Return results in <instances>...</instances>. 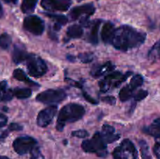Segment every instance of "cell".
Segmentation results:
<instances>
[{"instance_id":"obj_17","label":"cell","mask_w":160,"mask_h":159,"mask_svg":"<svg viewBox=\"0 0 160 159\" xmlns=\"http://www.w3.org/2000/svg\"><path fill=\"white\" fill-rule=\"evenodd\" d=\"M13 96V92L8 87V84L6 80L0 82V102L10 101Z\"/></svg>"},{"instance_id":"obj_33","label":"cell","mask_w":160,"mask_h":159,"mask_svg":"<svg viewBox=\"0 0 160 159\" xmlns=\"http://www.w3.org/2000/svg\"><path fill=\"white\" fill-rule=\"evenodd\" d=\"M72 135H73V137H78V138H84V137H87L88 136V132L84 129H79V130L73 131L72 132Z\"/></svg>"},{"instance_id":"obj_26","label":"cell","mask_w":160,"mask_h":159,"mask_svg":"<svg viewBox=\"0 0 160 159\" xmlns=\"http://www.w3.org/2000/svg\"><path fill=\"white\" fill-rule=\"evenodd\" d=\"M119 96L121 101H128L133 96V90L129 86H126L120 90Z\"/></svg>"},{"instance_id":"obj_18","label":"cell","mask_w":160,"mask_h":159,"mask_svg":"<svg viewBox=\"0 0 160 159\" xmlns=\"http://www.w3.org/2000/svg\"><path fill=\"white\" fill-rule=\"evenodd\" d=\"M143 131L145 133L154 137L156 138L160 137V118H156L152 122L151 125L143 128Z\"/></svg>"},{"instance_id":"obj_22","label":"cell","mask_w":160,"mask_h":159,"mask_svg":"<svg viewBox=\"0 0 160 159\" xmlns=\"http://www.w3.org/2000/svg\"><path fill=\"white\" fill-rule=\"evenodd\" d=\"M100 21H95L92 24V27L91 29L90 34H89L88 40L92 45H97L98 41V29H99Z\"/></svg>"},{"instance_id":"obj_20","label":"cell","mask_w":160,"mask_h":159,"mask_svg":"<svg viewBox=\"0 0 160 159\" xmlns=\"http://www.w3.org/2000/svg\"><path fill=\"white\" fill-rule=\"evenodd\" d=\"M47 17H50L52 20L55 21L54 28L56 31H59L62 26L65 25L68 21V19L67 17L63 15H59V14H52V13H45Z\"/></svg>"},{"instance_id":"obj_41","label":"cell","mask_w":160,"mask_h":159,"mask_svg":"<svg viewBox=\"0 0 160 159\" xmlns=\"http://www.w3.org/2000/svg\"><path fill=\"white\" fill-rule=\"evenodd\" d=\"M0 159H9V157H6V156H0Z\"/></svg>"},{"instance_id":"obj_32","label":"cell","mask_w":160,"mask_h":159,"mask_svg":"<svg viewBox=\"0 0 160 159\" xmlns=\"http://www.w3.org/2000/svg\"><path fill=\"white\" fill-rule=\"evenodd\" d=\"M31 159H45L43 154L41 153L40 150L38 148L34 147V149L31 151Z\"/></svg>"},{"instance_id":"obj_10","label":"cell","mask_w":160,"mask_h":159,"mask_svg":"<svg viewBox=\"0 0 160 159\" xmlns=\"http://www.w3.org/2000/svg\"><path fill=\"white\" fill-rule=\"evenodd\" d=\"M95 11V8L93 4H84L72 9L70 12V17L72 20H81L85 21L90 16L93 15Z\"/></svg>"},{"instance_id":"obj_3","label":"cell","mask_w":160,"mask_h":159,"mask_svg":"<svg viewBox=\"0 0 160 159\" xmlns=\"http://www.w3.org/2000/svg\"><path fill=\"white\" fill-rule=\"evenodd\" d=\"M81 147L85 152L95 153L99 157H105L107 154L106 143L100 132H96L90 140H84Z\"/></svg>"},{"instance_id":"obj_37","label":"cell","mask_w":160,"mask_h":159,"mask_svg":"<svg viewBox=\"0 0 160 159\" xmlns=\"http://www.w3.org/2000/svg\"><path fill=\"white\" fill-rule=\"evenodd\" d=\"M153 151H154V154H156V157L158 159H160V143H156L154 148H153Z\"/></svg>"},{"instance_id":"obj_31","label":"cell","mask_w":160,"mask_h":159,"mask_svg":"<svg viewBox=\"0 0 160 159\" xmlns=\"http://www.w3.org/2000/svg\"><path fill=\"white\" fill-rule=\"evenodd\" d=\"M148 93L147 90H138V91L136 93V94H134V100H135L136 101H142V100H143L144 98H146L147 96H148Z\"/></svg>"},{"instance_id":"obj_19","label":"cell","mask_w":160,"mask_h":159,"mask_svg":"<svg viewBox=\"0 0 160 159\" xmlns=\"http://www.w3.org/2000/svg\"><path fill=\"white\" fill-rule=\"evenodd\" d=\"M13 77L16 80L19 81H21V82H24L26 84H28V85H30L31 87H39V84H38L37 83L34 82V81L31 80L28 78V76H27L26 73L20 69H17L13 71Z\"/></svg>"},{"instance_id":"obj_4","label":"cell","mask_w":160,"mask_h":159,"mask_svg":"<svg viewBox=\"0 0 160 159\" xmlns=\"http://www.w3.org/2000/svg\"><path fill=\"white\" fill-rule=\"evenodd\" d=\"M26 65L29 74L34 77L44 76L48 70L45 61L34 54H28L26 59Z\"/></svg>"},{"instance_id":"obj_21","label":"cell","mask_w":160,"mask_h":159,"mask_svg":"<svg viewBox=\"0 0 160 159\" xmlns=\"http://www.w3.org/2000/svg\"><path fill=\"white\" fill-rule=\"evenodd\" d=\"M83 28L78 24H73L69 26L67 31V35L69 38H80L83 35Z\"/></svg>"},{"instance_id":"obj_1","label":"cell","mask_w":160,"mask_h":159,"mask_svg":"<svg viewBox=\"0 0 160 159\" xmlns=\"http://www.w3.org/2000/svg\"><path fill=\"white\" fill-rule=\"evenodd\" d=\"M146 39V34L123 25L116 29L111 44L117 49L126 51L141 46Z\"/></svg>"},{"instance_id":"obj_14","label":"cell","mask_w":160,"mask_h":159,"mask_svg":"<svg viewBox=\"0 0 160 159\" xmlns=\"http://www.w3.org/2000/svg\"><path fill=\"white\" fill-rule=\"evenodd\" d=\"M114 69H115V65L111 62H107L102 65H98L94 67L93 70L91 72V74L93 77L98 78L106 73H110Z\"/></svg>"},{"instance_id":"obj_35","label":"cell","mask_w":160,"mask_h":159,"mask_svg":"<svg viewBox=\"0 0 160 159\" xmlns=\"http://www.w3.org/2000/svg\"><path fill=\"white\" fill-rule=\"evenodd\" d=\"M102 101H105V102L108 103L109 104H114L116 102V99L114 97H111V96H108V97H105V98H102Z\"/></svg>"},{"instance_id":"obj_16","label":"cell","mask_w":160,"mask_h":159,"mask_svg":"<svg viewBox=\"0 0 160 159\" xmlns=\"http://www.w3.org/2000/svg\"><path fill=\"white\" fill-rule=\"evenodd\" d=\"M28 56V53L27 52L25 48L23 46L15 45L14 46L13 52H12V61L14 63L20 64L21 62L26 61Z\"/></svg>"},{"instance_id":"obj_39","label":"cell","mask_w":160,"mask_h":159,"mask_svg":"<svg viewBox=\"0 0 160 159\" xmlns=\"http://www.w3.org/2000/svg\"><path fill=\"white\" fill-rule=\"evenodd\" d=\"M3 1L6 3H8V4H16L18 0H3Z\"/></svg>"},{"instance_id":"obj_5","label":"cell","mask_w":160,"mask_h":159,"mask_svg":"<svg viewBox=\"0 0 160 159\" xmlns=\"http://www.w3.org/2000/svg\"><path fill=\"white\" fill-rule=\"evenodd\" d=\"M131 74V73L130 72H128L126 74H123L120 72H114V73H109L98 83L100 90L102 92H106L110 89L119 87V85L126 80Z\"/></svg>"},{"instance_id":"obj_27","label":"cell","mask_w":160,"mask_h":159,"mask_svg":"<svg viewBox=\"0 0 160 159\" xmlns=\"http://www.w3.org/2000/svg\"><path fill=\"white\" fill-rule=\"evenodd\" d=\"M12 42V38L6 33L2 34L0 35V48L2 49H8Z\"/></svg>"},{"instance_id":"obj_11","label":"cell","mask_w":160,"mask_h":159,"mask_svg":"<svg viewBox=\"0 0 160 159\" xmlns=\"http://www.w3.org/2000/svg\"><path fill=\"white\" fill-rule=\"evenodd\" d=\"M72 5L71 0H42L41 6L48 11H67Z\"/></svg>"},{"instance_id":"obj_25","label":"cell","mask_w":160,"mask_h":159,"mask_svg":"<svg viewBox=\"0 0 160 159\" xmlns=\"http://www.w3.org/2000/svg\"><path fill=\"white\" fill-rule=\"evenodd\" d=\"M12 92L14 96L19 99H26L31 96V90L29 88H16Z\"/></svg>"},{"instance_id":"obj_34","label":"cell","mask_w":160,"mask_h":159,"mask_svg":"<svg viewBox=\"0 0 160 159\" xmlns=\"http://www.w3.org/2000/svg\"><path fill=\"white\" fill-rule=\"evenodd\" d=\"M7 117L5 115H3V114L0 113V128L6 126V123H7Z\"/></svg>"},{"instance_id":"obj_6","label":"cell","mask_w":160,"mask_h":159,"mask_svg":"<svg viewBox=\"0 0 160 159\" xmlns=\"http://www.w3.org/2000/svg\"><path fill=\"white\" fill-rule=\"evenodd\" d=\"M114 159H137L138 151L130 140H123L112 152Z\"/></svg>"},{"instance_id":"obj_28","label":"cell","mask_w":160,"mask_h":159,"mask_svg":"<svg viewBox=\"0 0 160 159\" xmlns=\"http://www.w3.org/2000/svg\"><path fill=\"white\" fill-rule=\"evenodd\" d=\"M144 79L140 74H136L135 76H134L131 79V83H130L129 87L132 89L133 90H135L138 87H141V86L143 84Z\"/></svg>"},{"instance_id":"obj_8","label":"cell","mask_w":160,"mask_h":159,"mask_svg":"<svg viewBox=\"0 0 160 159\" xmlns=\"http://www.w3.org/2000/svg\"><path fill=\"white\" fill-rule=\"evenodd\" d=\"M37 144V141L33 137L29 136H23L16 139L12 143L13 149L17 154L20 155L26 154L28 153L31 152L33 149L35 147Z\"/></svg>"},{"instance_id":"obj_12","label":"cell","mask_w":160,"mask_h":159,"mask_svg":"<svg viewBox=\"0 0 160 159\" xmlns=\"http://www.w3.org/2000/svg\"><path fill=\"white\" fill-rule=\"evenodd\" d=\"M57 112V107L55 105L48 106L39 112L37 118V124L40 127H46L52 121Z\"/></svg>"},{"instance_id":"obj_24","label":"cell","mask_w":160,"mask_h":159,"mask_svg":"<svg viewBox=\"0 0 160 159\" xmlns=\"http://www.w3.org/2000/svg\"><path fill=\"white\" fill-rule=\"evenodd\" d=\"M38 0H23L21 10L23 13H31L34 11Z\"/></svg>"},{"instance_id":"obj_42","label":"cell","mask_w":160,"mask_h":159,"mask_svg":"<svg viewBox=\"0 0 160 159\" xmlns=\"http://www.w3.org/2000/svg\"><path fill=\"white\" fill-rule=\"evenodd\" d=\"M78 1H82V0H78Z\"/></svg>"},{"instance_id":"obj_30","label":"cell","mask_w":160,"mask_h":159,"mask_svg":"<svg viewBox=\"0 0 160 159\" xmlns=\"http://www.w3.org/2000/svg\"><path fill=\"white\" fill-rule=\"evenodd\" d=\"M78 57L82 62H90L93 59L94 55L92 53H82L80 54Z\"/></svg>"},{"instance_id":"obj_7","label":"cell","mask_w":160,"mask_h":159,"mask_svg":"<svg viewBox=\"0 0 160 159\" xmlns=\"http://www.w3.org/2000/svg\"><path fill=\"white\" fill-rule=\"evenodd\" d=\"M66 98L67 94L64 90L49 89L38 94L36 97V100L43 104H55L62 102L66 99Z\"/></svg>"},{"instance_id":"obj_15","label":"cell","mask_w":160,"mask_h":159,"mask_svg":"<svg viewBox=\"0 0 160 159\" xmlns=\"http://www.w3.org/2000/svg\"><path fill=\"white\" fill-rule=\"evenodd\" d=\"M116 28L113 23L108 22L103 25L102 30V39L103 42L106 44L111 43L113 37L114 33H115Z\"/></svg>"},{"instance_id":"obj_40","label":"cell","mask_w":160,"mask_h":159,"mask_svg":"<svg viewBox=\"0 0 160 159\" xmlns=\"http://www.w3.org/2000/svg\"><path fill=\"white\" fill-rule=\"evenodd\" d=\"M3 16V9H2V6L1 3H0V18L2 17Z\"/></svg>"},{"instance_id":"obj_23","label":"cell","mask_w":160,"mask_h":159,"mask_svg":"<svg viewBox=\"0 0 160 159\" xmlns=\"http://www.w3.org/2000/svg\"><path fill=\"white\" fill-rule=\"evenodd\" d=\"M148 59L152 62L160 61V40L158 41L150 49L148 52Z\"/></svg>"},{"instance_id":"obj_9","label":"cell","mask_w":160,"mask_h":159,"mask_svg":"<svg viewBox=\"0 0 160 159\" xmlns=\"http://www.w3.org/2000/svg\"><path fill=\"white\" fill-rule=\"evenodd\" d=\"M23 27L26 31L34 35H42L45 30V23L39 17L30 15L23 20Z\"/></svg>"},{"instance_id":"obj_2","label":"cell","mask_w":160,"mask_h":159,"mask_svg":"<svg viewBox=\"0 0 160 159\" xmlns=\"http://www.w3.org/2000/svg\"><path fill=\"white\" fill-rule=\"evenodd\" d=\"M85 114V109L82 105L75 103L67 104L59 112L56 123V129L62 131L67 123H72L78 121Z\"/></svg>"},{"instance_id":"obj_13","label":"cell","mask_w":160,"mask_h":159,"mask_svg":"<svg viewBox=\"0 0 160 159\" xmlns=\"http://www.w3.org/2000/svg\"><path fill=\"white\" fill-rule=\"evenodd\" d=\"M102 137L103 140L105 143H113V142L117 141L119 140L120 137V134L117 133L115 131V129L112 126H109V125H104L102 129V132H100Z\"/></svg>"},{"instance_id":"obj_29","label":"cell","mask_w":160,"mask_h":159,"mask_svg":"<svg viewBox=\"0 0 160 159\" xmlns=\"http://www.w3.org/2000/svg\"><path fill=\"white\" fill-rule=\"evenodd\" d=\"M139 145H140L142 158L143 159H152L151 155H150L149 147H148V143H147L145 140H140V142H139Z\"/></svg>"},{"instance_id":"obj_38","label":"cell","mask_w":160,"mask_h":159,"mask_svg":"<svg viewBox=\"0 0 160 159\" xmlns=\"http://www.w3.org/2000/svg\"><path fill=\"white\" fill-rule=\"evenodd\" d=\"M84 98H85V99L87 100L88 101H89V102L92 103V104H98V101H95V100H94L93 98H92V97H90L88 94H87L84 93Z\"/></svg>"},{"instance_id":"obj_36","label":"cell","mask_w":160,"mask_h":159,"mask_svg":"<svg viewBox=\"0 0 160 159\" xmlns=\"http://www.w3.org/2000/svg\"><path fill=\"white\" fill-rule=\"evenodd\" d=\"M9 131H12V130H21L22 129V126H20L17 123H12V124L9 125V128H8Z\"/></svg>"}]
</instances>
